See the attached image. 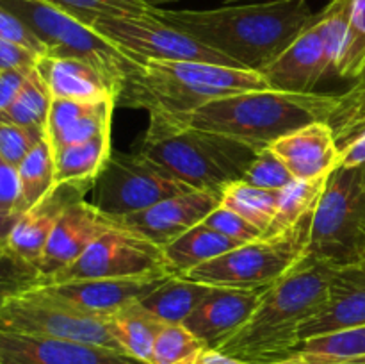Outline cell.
Masks as SVG:
<instances>
[{
    "mask_svg": "<svg viewBox=\"0 0 365 364\" xmlns=\"http://www.w3.org/2000/svg\"><path fill=\"white\" fill-rule=\"evenodd\" d=\"M153 16L230 57L241 68L262 71L316 21L317 13L309 0H259L216 9L155 7Z\"/></svg>",
    "mask_w": 365,
    "mask_h": 364,
    "instance_id": "1",
    "label": "cell"
},
{
    "mask_svg": "<svg viewBox=\"0 0 365 364\" xmlns=\"http://www.w3.org/2000/svg\"><path fill=\"white\" fill-rule=\"evenodd\" d=\"M341 264L305 257L294 270L267 285L250 320L220 346L252 364L287 360L302 346V327L323 307Z\"/></svg>",
    "mask_w": 365,
    "mask_h": 364,
    "instance_id": "2",
    "label": "cell"
},
{
    "mask_svg": "<svg viewBox=\"0 0 365 364\" xmlns=\"http://www.w3.org/2000/svg\"><path fill=\"white\" fill-rule=\"evenodd\" d=\"M267 88L255 70L202 61H146L132 64L116 106L145 109L148 116L180 118L221 96Z\"/></svg>",
    "mask_w": 365,
    "mask_h": 364,
    "instance_id": "3",
    "label": "cell"
},
{
    "mask_svg": "<svg viewBox=\"0 0 365 364\" xmlns=\"http://www.w3.org/2000/svg\"><path fill=\"white\" fill-rule=\"evenodd\" d=\"M335 103L337 93H289L267 88L221 96L180 118H157L216 132L264 150L296 128L327 121Z\"/></svg>",
    "mask_w": 365,
    "mask_h": 364,
    "instance_id": "4",
    "label": "cell"
},
{
    "mask_svg": "<svg viewBox=\"0 0 365 364\" xmlns=\"http://www.w3.org/2000/svg\"><path fill=\"white\" fill-rule=\"evenodd\" d=\"M138 152L177 175L192 189L221 193L241 181L260 152L248 143L150 116Z\"/></svg>",
    "mask_w": 365,
    "mask_h": 364,
    "instance_id": "5",
    "label": "cell"
},
{
    "mask_svg": "<svg viewBox=\"0 0 365 364\" xmlns=\"http://www.w3.org/2000/svg\"><path fill=\"white\" fill-rule=\"evenodd\" d=\"M312 214L287 231L242 243L237 248L192 268L184 277L214 288L271 285L305 259Z\"/></svg>",
    "mask_w": 365,
    "mask_h": 364,
    "instance_id": "6",
    "label": "cell"
},
{
    "mask_svg": "<svg viewBox=\"0 0 365 364\" xmlns=\"http://www.w3.org/2000/svg\"><path fill=\"white\" fill-rule=\"evenodd\" d=\"M0 6L20 18L45 46V56L71 57L95 64L118 89L134 61L107 41L91 25L45 0H0Z\"/></svg>",
    "mask_w": 365,
    "mask_h": 364,
    "instance_id": "7",
    "label": "cell"
},
{
    "mask_svg": "<svg viewBox=\"0 0 365 364\" xmlns=\"http://www.w3.org/2000/svg\"><path fill=\"white\" fill-rule=\"evenodd\" d=\"M365 228V164L331 171L310 221L305 257L356 263Z\"/></svg>",
    "mask_w": 365,
    "mask_h": 364,
    "instance_id": "8",
    "label": "cell"
},
{
    "mask_svg": "<svg viewBox=\"0 0 365 364\" xmlns=\"http://www.w3.org/2000/svg\"><path fill=\"white\" fill-rule=\"evenodd\" d=\"M110 318L96 316L77 309L38 285L11 296L0 307V328L41 338L91 343L120 350L121 345L110 330Z\"/></svg>",
    "mask_w": 365,
    "mask_h": 364,
    "instance_id": "9",
    "label": "cell"
},
{
    "mask_svg": "<svg viewBox=\"0 0 365 364\" xmlns=\"http://www.w3.org/2000/svg\"><path fill=\"white\" fill-rule=\"evenodd\" d=\"M189 191L195 189L145 153L113 150L95 184L93 203L107 216H123Z\"/></svg>",
    "mask_w": 365,
    "mask_h": 364,
    "instance_id": "10",
    "label": "cell"
},
{
    "mask_svg": "<svg viewBox=\"0 0 365 364\" xmlns=\"http://www.w3.org/2000/svg\"><path fill=\"white\" fill-rule=\"evenodd\" d=\"M91 27L139 64L146 61H202L241 68L230 57L153 14L102 16L93 20Z\"/></svg>",
    "mask_w": 365,
    "mask_h": 364,
    "instance_id": "11",
    "label": "cell"
},
{
    "mask_svg": "<svg viewBox=\"0 0 365 364\" xmlns=\"http://www.w3.org/2000/svg\"><path fill=\"white\" fill-rule=\"evenodd\" d=\"M168 273H171V270L164 257V250L159 245L114 225L96 238L73 263L41 282L127 278Z\"/></svg>",
    "mask_w": 365,
    "mask_h": 364,
    "instance_id": "12",
    "label": "cell"
},
{
    "mask_svg": "<svg viewBox=\"0 0 365 364\" xmlns=\"http://www.w3.org/2000/svg\"><path fill=\"white\" fill-rule=\"evenodd\" d=\"M221 206V193L195 191L166 198L148 209L123 216H109L116 227L141 236L155 243L160 248L170 245L177 238L202 223L212 211Z\"/></svg>",
    "mask_w": 365,
    "mask_h": 364,
    "instance_id": "13",
    "label": "cell"
},
{
    "mask_svg": "<svg viewBox=\"0 0 365 364\" xmlns=\"http://www.w3.org/2000/svg\"><path fill=\"white\" fill-rule=\"evenodd\" d=\"M0 364H148L91 343L41 338L0 328Z\"/></svg>",
    "mask_w": 365,
    "mask_h": 364,
    "instance_id": "14",
    "label": "cell"
},
{
    "mask_svg": "<svg viewBox=\"0 0 365 364\" xmlns=\"http://www.w3.org/2000/svg\"><path fill=\"white\" fill-rule=\"evenodd\" d=\"M168 275H146L127 278H86V280L41 282L38 284L48 295L96 316L110 318L121 307L132 302H141L155 288H159Z\"/></svg>",
    "mask_w": 365,
    "mask_h": 364,
    "instance_id": "15",
    "label": "cell"
},
{
    "mask_svg": "<svg viewBox=\"0 0 365 364\" xmlns=\"http://www.w3.org/2000/svg\"><path fill=\"white\" fill-rule=\"evenodd\" d=\"M110 227H114L110 218L95 207V203L86 202L84 196L71 200L61 213L38 263L41 280L73 263L96 238Z\"/></svg>",
    "mask_w": 365,
    "mask_h": 364,
    "instance_id": "16",
    "label": "cell"
},
{
    "mask_svg": "<svg viewBox=\"0 0 365 364\" xmlns=\"http://www.w3.org/2000/svg\"><path fill=\"white\" fill-rule=\"evenodd\" d=\"M262 288H214L184 321L207 348H220L253 314L266 293Z\"/></svg>",
    "mask_w": 365,
    "mask_h": 364,
    "instance_id": "17",
    "label": "cell"
},
{
    "mask_svg": "<svg viewBox=\"0 0 365 364\" xmlns=\"http://www.w3.org/2000/svg\"><path fill=\"white\" fill-rule=\"evenodd\" d=\"M365 325V270L359 264L339 268L323 307L302 327V341Z\"/></svg>",
    "mask_w": 365,
    "mask_h": 364,
    "instance_id": "18",
    "label": "cell"
},
{
    "mask_svg": "<svg viewBox=\"0 0 365 364\" xmlns=\"http://www.w3.org/2000/svg\"><path fill=\"white\" fill-rule=\"evenodd\" d=\"M260 74L264 75L271 89L289 93H312L321 79L330 75L316 21L307 27Z\"/></svg>",
    "mask_w": 365,
    "mask_h": 364,
    "instance_id": "19",
    "label": "cell"
},
{
    "mask_svg": "<svg viewBox=\"0 0 365 364\" xmlns=\"http://www.w3.org/2000/svg\"><path fill=\"white\" fill-rule=\"evenodd\" d=\"M269 148L294 178L331 173L341 159V146L327 121H314L296 128L271 143Z\"/></svg>",
    "mask_w": 365,
    "mask_h": 364,
    "instance_id": "20",
    "label": "cell"
},
{
    "mask_svg": "<svg viewBox=\"0 0 365 364\" xmlns=\"http://www.w3.org/2000/svg\"><path fill=\"white\" fill-rule=\"evenodd\" d=\"M34 68L52 98L98 102L109 98L118 100L120 95L118 86L88 61L41 56Z\"/></svg>",
    "mask_w": 365,
    "mask_h": 364,
    "instance_id": "21",
    "label": "cell"
},
{
    "mask_svg": "<svg viewBox=\"0 0 365 364\" xmlns=\"http://www.w3.org/2000/svg\"><path fill=\"white\" fill-rule=\"evenodd\" d=\"M114 107L116 100L113 98L98 102L52 98L45 134L53 152L110 132Z\"/></svg>",
    "mask_w": 365,
    "mask_h": 364,
    "instance_id": "22",
    "label": "cell"
},
{
    "mask_svg": "<svg viewBox=\"0 0 365 364\" xmlns=\"http://www.w3.org/2000/svg\"><path fill=\"white\" fill-rule=\"evenodd\" d=\"M86 193L70 186H57L45 200L25 211L14 221L11 234L7 238V246L16 256L38 266L50 234L59 220L64 207L75 198H81Z\"/></svg>",
    "mask_w": 365,
    "mask_h": 364,
    "instance_id": "23",
    "label": "cell"
},
{
    "mask_svg": "<svg viewBox=\"0 0 365 364\" xmlns=\"http://www.w3.org/2000/svg\"><path fill=\"white\" fill-rule=\"evenodd\" d=\"M110 153V132L56 150V186H70L88 193L95 188Z\"/></svg>",
    "mask_w": 365,
    "mask_h": 364,
    "instance_id": "24",
    "label": "cell"
},
{
    "mask_svg": "<svg viewBox=\"0 0 365 364\" xmlns=\"http://www.w3.org/2000/svg\"><path fill=\"white\" fill-rule=\"evenodd\" d=\"M239 245L242 243L234 241V239L209 228L207 225L200 223L189 228L185 234L171 241L163 250L171 273L184 275L200 264L209 263V261L237 248Z\"/></svg>",
    "mask_w": 365,
    "mask_h": 364,
    "instance_id": "25",
    "label": "cell"
},
{
    "mask_svg": "<svg viewBox=\"0 0 365 364\" xmlns=\"http://www.w3.org/2000/svg\"><path fill=\"white\" fill-rule=\"evenodd\" d=\"M109 323L121 348L135 359L150 364L153 346L166 323L141 302H132L121 307L110 316Z\"/></svg>",
    "mask_w": 365,
    "mask_h": 364,
    "instance_id": "26",
    "label": "cell"
},
{
    "mask_svg": "<svg viewBox=\"0 0 365 364\" xmlns=\"http://www.w3.org/2000/svg\"><path fill=\"white\" fill-rule=\"evenodd\" d=\"M212 289L214 285L191 280L184 275H170L141 303L164 323H184Z\"/></svg>",
    "mask_w": 365,
    "mask_h": 364,
    "instance_id": "27",
    "label": "cell"
},
{
    "mask_svg": "<svg viewBox=\"0 0 365 364\" xmlns=\"http://www.w3.org/2000/svg\"><path fill=\"white\" fill-rule=\"evenodd\" d=\"M20 175V203L18 214L32 209L45 200L56 186V157L46 134L41 141L29 152V156L18 166Z\"/></svg>",
    "mask_w": 365,
    "mask_h": 364,
    "instance_id": "28",
    "label": "cell"
},
{
    "mask_svg": "<svg viewBox=\"0 0 365 364\" xmlns=\"http://www.w3.org/2000/svg\"><path fill=\"white\" fill-rule=\"evenodd\" d=\"M330 175L331 173L312 178H294L287 188L282 189L274 220L271 221L269 228L264 236H273L287 231V228L294 227L299 220L314 213Z\"/></svg>",
    "mask_w": 365,
    "mask_h": 364,
    "instance_id": "29",
    "label": "cell"
},
{
    "mask_svg": "<svg viewBox=\"0 0 365 364\" xmlns=\"http://www.w3.org/2000/svg\"><path fill=\"white\" fill-rule=\"evenodd\" d=\"M365 355V325L305 339L292 359L299 364H339Z\"/></svg>",
    "mask_w": 365,
    "mask_h": 364,
    "instance_id": "30",
    "label": "cell"
},
{
    "mask_svg": "<svg viewBox=\"0 0 365 364\" xmlns=\"http://www.w3.org/2000/svg\"><path fill=\"white\" fill-rule=\"evenodd\" d=\"M280 191L250 186L242 181L228 184L221 191V206L234 211L266 234L278 209Z\"/></svg>",
    "mask_w": 365,
    "mask_h": 364,
    "instance_id": "31",
    "label": "cell"
},
{
    "mask_svg": "<svg viewBox=\"0 0 365 364\" xmlns=\"http://www.w3.org/2000/svg\"><path fill=\"white\" fill-rule=\"evenodd\" d=\"M327 123L341 148L365 132V66L346 91L337 93V103Z\"/></svg>",
    "mask_w": 365,
    "mask_h": 364,
    "instance_id": "32",
    "label": "cell"
},
{
    "mask_svg": "<svg viewBox=\"0 0 365 364\" xmlns=\"http://www.w3.org/2000/svg\"><path fill=\"white\" fill-rule=\"evenodd\" d=\"M50 106H52V95H50L43 79L36 71V68H32L31 74L27 75L24 88L20 89L9 109L0 116V120L45 131Z\"/></svg>",
    "mask_w": 365,
    "mask_h": 364,
    "instance_id": "33",
    "label": "cell"
},
{
    "mask_svg": "<svg viewBox=\"0 0 365 364\" xmlns=\"http://www.w3.org/2000/svg\"><path fill=\"white\" fill-rule=\"evenodd\" d=\"M207 345L184 323H166L153 346L150 364H196Z\"/></svg>",
    "mask_w": 365,
    "mask_h": 364,
    "instance_id": "34",
    "label": "cell"
},
{
    "mask_svg": "<svg viewBox=\"0 0 365 364\" xmlns=\"http://www.w3.org/2000/svg\"><path fill=\"white\" fill-rule=\"evenodd\" d=\"M349 13H351V0H330V4L321 13H317L316 27L323 41L330 75H337L341 64L346 39H348Z\"/></svg>",
    "mask_w": 365,
    "mask_h": 364,
    "instance_id": "35",
    "label": "cell"
},
{
    "mask_svg": "<svg viewBox=\"0 0 365 364\" xmlns=\"http://www.w3.org/2000/svg\"><path fill=\"white\" fill-rule=\"evenodd\" d=\"M71 16L91 25L102 16H143L153 14L155 7L145 0H45Z\"/></svg>",
    "mask_w": 365,
    "mask_h": 364,
    "instance_id": "36",
    "label": "cell"
},
{
    "mask_svg": "<svg viewBox=\"0 0 365 364\" xmlns=\"http://www.w3.org/2000/svg\"><path fill=\"white\" fill-rule=\"evenodd\" d=\"M365 66V0H351L348 39L337 75L342 79H355Z\"/></svg>",
    "mask_w": 365,
    "mask_h": 364,
    "instance_id": "37",
    "label": "cell"
},
{
    "mask_svg": "<svg viewBox=\"0 0 365 364\" xmlns=\"http://www.w3.org/2000/svg\"><path fill=\"white\" fill-rule=\"evenodd\" d=\"M241 181L250 186H255V188L282 191L294 181V177L289 171V168L267 146L257 153V157L252 161Z\"/></svg>",
    "mask_w": 365,
    "mask_h": 364,
    "instance_id": "38",
    "label": "cell"
},
{
    "mask_svg": "<svg viewBox=\"0 0 365 364\" xmlns=\"http://www.w3.org/2000/svg\"><path fill=\"white\" fill-rule=\"evenodd\" d=\"M43 136V128L24 127L13 121L0 120V156L18 168L29 152L41 141Z\"/></svg>",
    "mask_w": 365,
    "mask_h": 364,
    "instance_id": "39",
    "label": "cell"
},
{
    "mask_svg": "<svg viewBox=\"0 0 365 364\" xmlns=\"http://www.w3.org/2000/svg\"><path fill=\"white\" fill-rule=\"evenodd\" d=\"M202 223L207 225L209 228H212V231L220 232V234L227 236V238L234 239V241L237 243H248L264 236V232L260 231V228H257L255 225H252L250 221H246L245 218L239 216L237 213H234V211L227 209V207L223 206H220L216 211H212Z\"/></svg>",
    "mask_w": 365,
    "mask_h": 364,
    "instance_id": "40",
    "label": "cell"
},
{
    "mask_svg": "<svg viewBox=\"0 0 365 364\" xmlns=\"http://www.w3.org/2000/svg\"><path fill=\"white\" fill-rule=\"evenodd\" d=\"M41 271L29 261L21 259L9 246L0 245V284L29 289L41 282Z\"/></svg>",
    "mask_w": 365,
    "mask_h": 364,
    "instance_id": "41",
    "label": "cell"
},
{
    "mask_svg": "<svg viewBox=\"0 0 365 364\" xmlns=\"http://www.w3.org/2000/svg\"><path fill=\"white\" fill-rule=\"evenodd\" d=\"M0 38L14 43V45L24 46V49L38 54L39 57L45 56V46L41 45V41L29 31V27L20 18L4 9L2 6H0Z\"/></svg>",
    "mask_w": 365,
    "mask_h": 364,
    "instance_id": "42",
    "label": "cell"
},
{
    "mask_svg": "<svg viewBox=\"0 0 365 364\" xmlns=\"http://www.w3.org/2000/svg\"><path fill=\"white\" fill-rule=\"evenodd\" d=\"M20 203V175L18 168L0 156V209L18 214Z\"/></svg>",
    "mask_w": 365,
    "mask_h": 364,
    "instance_id": "43",
    "label": "cell"
},
{
    "mask_svg": "<svg viewBox=\"0 0 365 364\" xmlns=\"http://www.w3.org/2000/svg\"><path fill=\"white\" fill-rule=\"evenodd\" d=\"M39 56L31 52V50L24 49L20 45L7 41V39L0 38V71L2 70H13V68H24V70H31L36 66Z\"/></svg>",
    "mask_w": 365,
    "mask_h": 364,
    "instance_id": "44",
    "label": "cell"
},
{
    "mask_svg": "<svg viewBox=\"0 0 365 364\" xmlns=\"http://www.w3.org/2000/svg\"><path fill=\"white\" fill-rule=\"evenodd\" d=\"M32 70V68H31ZM31 70H24V68H13V70H2L0 71V116L9 109L11 103L18 96L20 89L24 88L27 75Z\"/></svg>",
    "mask_w": 365,
    "mask_h": 364,
    "instance_id": "45",
    "label": "cell"
},
{
    "mask_svg": "<svg viewBox=\"0 0 365 364\" xmlns=\"http://www.w3.org/2000/svg\"><path fill=\"white\" fill-rule=\"evenodd\" d=\"M365 164V132L341 148L337 168H355Z\"/></svg>",
    "mask_w": 365,
    "mask_h": 364,
    "instance_id": "46",
    "label": "cell"
},
{
    "mask_svg": "<svg viewBox=\"0 0 365 364\" xmlns=\"http://www.w3.org/2000/svg\"><path fill=\"white\" fill-rule=\"evenodd\" d=\"M196 364H250V363H245V360H239L235 359V357L227 355V353H223L221 350L207 348L205 352L200 355L198 363Z\"/></svg>",
    "mask_w": 365,
    "mask_h": 364,
    "instance_id": "47",
    "label": "cell"
},
{
    "mask_svg": "<svg viewBox=\"0 0 365 364\" xmlns=\"http://www.w3.org/2000/svg\"><path fill=\"white\" fill-rule=\"evenodd\" d=\"M18 216H20V214H9L6 213V211L0 209V245L7 246V238H9L11 228H13Z\"/></svg>",
    "mask_w": 365,
    "mask_h": 364,
    "instance_id": "48",
    "label": "cell"
},
{
    "mask_svg": "<svg viewBox=\"0 0 365 364\" xmlns=\"http://www.w3.org/2000/svg\"><path fill=\"white\" fill-rule=\"evenodd\" d=\"M24 291L21 288H16V285H9V284H0V307L4 305V303L7 302V300L11 298L13 295H16V293Z\"/></svg>",
    "mask_w": 365,
    "mask_h": 364,
    "instance_id": "49",
    "label": "cell"
},
{
    "mask_svg": "<svg viewBox=\"0 0 365 364\" xmlns=\"http://www.w3.org/2000/svg\"><path fill=\"white\" fill-rule=\"evenodd\" d=\"M360 268H364L365 270V228H364V234H362V243H360V248H359V253H356V263Z\"/></svg>",
    "mask_w": 365,
    "mask_h": 364,
    "instance_id": "50",
    "label": "cell"
},
{
    "mask_svg": "<svg viewBox=\"0 0 365 364\" xmlns=\"http://www.w3.org/2000/svg\"><path fill=\"white\" fill-rule=\"evenodd\" d=\"M145 2H148L150 6L153 7H159L160 4H171V2H178V0H145Z\"/></svg>",
    "mask_w": 365,
    "mask_h": 364,
    "instance_id": "51",
    "label": "cell"
},
{
    "mask_svg": "<svg viewBox=\"0 0 365 364\" xmlns=\"http://www.w3.org/2000/svg\"><path fill=\"white\" fill-rule=\"evenodd\" d=\"M339 364H365V355H362V357H356V359L344 360V363H339Z\"/></svg>",
    "mask_w": 365,
    "mask_h": 364,
    "instance_id": "52",
    "label": "cell"
},
{
    "mask_svg": "<svg viewBox=\"0 0 365 364\" xmlns=\"http://www.w3.org/2000/svg\"><path fill=\"white\" fill-rule=\"evenodd\" d=\"M264 364H298V363H296L294 359H287V360H278V363H264Z\"/></svg>",
    "mask_w": 365,
    "mask_h": 364,
    "instance_id": "53",
    "label": "cell"
},
{
    "mask_svg": "<svg viewBox=\"0 0 365 364\" xmlns=\"http://www.w3.org/2000/svg\"><path fill=\"white\" fill-rule=\"evenodd\" d=\"M227 4H235V2H259V0H223Z\"/></svg>",
    "mask_w": 365,
    "mask_h": 364,
    "instance_id": "54",
    "label": "cell"
},
{
    "mask_svg": "<svg viewBox=\"0 0 365 364\" xmlns=\"http://www.w3.org/2000/svg\"><path fill=\"white\" fill-rule=\"evenodd\" d=\"M298 364H299V363H298Z\"/></svg>",
    "mask_w": 365,
    "mask_h": 364,
    "instance_id": "55",
    "label": "cell"
}]
</instances>
